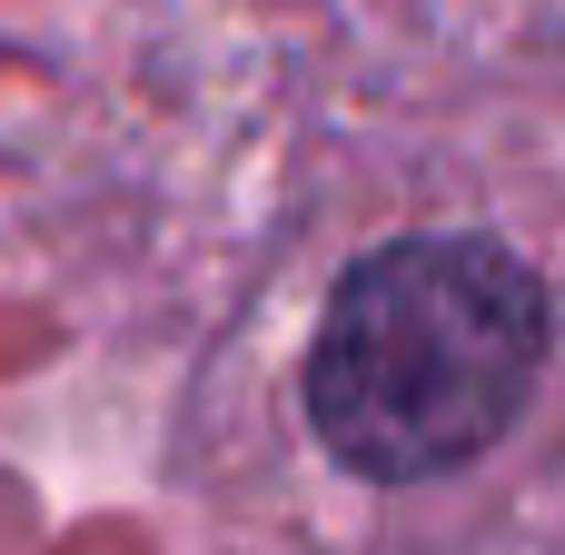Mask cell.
I'll use <instances>...</instances> for the list:
<instances>
[{
	"label": "cell",
	"instance_id": "1",
	"mask_svg": "<svg viewBox=\"0 0 565 555\" xmlns=\"http://www.w3.org/2000/svg\"><path fill=\"white\" fill-rule=\"evenodd\" d=\"M556 348L546 288L497 238H397L358 258L308 348V427L348 477L417 487L487 457Z\"/></svg>",
	"mask_w": 565,
	"mask_h": 555
}]
</instances>
